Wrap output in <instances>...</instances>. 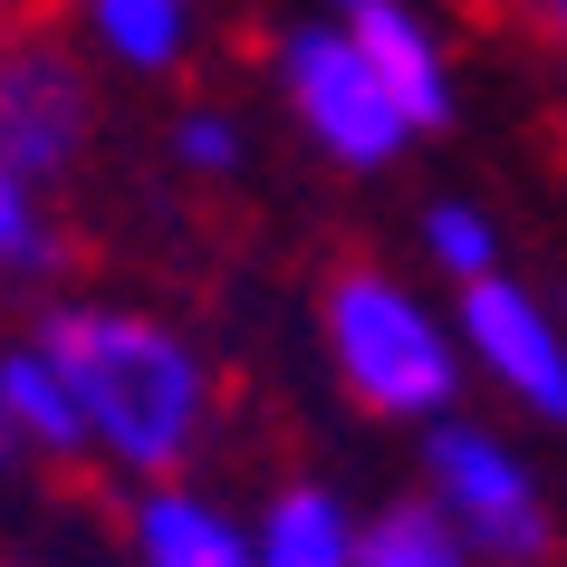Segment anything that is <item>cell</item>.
<instances>
[{"label":"cell","mask_w":567,"mask_h":567,"mask_svg":"<svg viewBox=\"0 0 567 567\" xmlns=\"http://www.w3.org/2000/svg\"><path fill=\"white\" fill-rule=\"evenodd\" d=\"M39 347L59 357L78 423H87V472L135 491V481H174L212 452L221 423V375L174 318L125 299H49L39 308Z\"/></svg>","instance_id":"1"},{"label":"cell","mask_w":567,"mask_h":567,"mask_svg":"<svg viewBox=\"0 0 567 567\" xmlns=\"http://www.w3.org/2000/svg\"><path fill=\"white\" fill-rule=\"evenodd\" d=\"M318 337H328L337 385L357 394L365 414L385 423H443L472 385V357H462V318L433 308L414 279H394L375 260H347L318 299Z\"/></svg>","instance_id":"2"},{"label":"cell","mask_w":567,"mask_h":567,"mask_svg":"<svg viewBox=\"0 0 567 567\" xmlns=\"http://www.w3.org/2000/svg\"><path fill=\"white\" fill-rule=\"evenodd\" d=\"M269 68H279V96H289V116L308 125V145L328 154V164H347V174H385V164H404V145L423 135V125L404 116V96L385 87V68L365 59L357 20H337V10L279 30Z\"/></svg>","instance_id":"3"},{"label":"cell","mask_w":567,"mask_h":567,"mask_svg":"<svg viewBox=\"0 0 567 567\" xmlns=\"http://www.w3.org/2000/svg\"><path fill=\"white\" fill-rule=\"evenodd\" d=\"M423 491L462 519L481 567H538L548 558V491H538L529 452H509V433L472 414L423 423Z\"/></svg>","instance_id":"4"},{"label":"cell","mask_w":567,"mask_h":567,"mask_svg":"<svg viewBox=\"0 0 567 567\" xmlns=\"http://www.w3.org/2000/svg\"><path fill=\"white\" fill-rule=\"evenodd\" d=\"M96 145V68L59 30H20L0 49V154L59 193Z\"/></svg>","instance_id":"5"},{"label":"cell","mask_w":567,"mask_h":567,"mask_svg":"<svg viewBox=\"0 0 567 567\" xmlns=\"http://www.w3.org/2000/svg\"><path fill=\"white\" fill-rule=\"evenodd\" d=\"M452 318H462V357L491 394H509L529 423L567 433V318L538 289H519L509 269L452 289Z\"/></svg>","instance_id":"6"},{"label":"cell","mask_w":567,"mask_h":567,"mask_svg":"<svg viewBox=\"0 0 567 567\" xmlns=\"http://www.w3.org/2000/svg\"><path fill=\"white\" fill-rule=\"evenodd\" d=\"M116 529H125V567H260V519H240L193 472L116 491Z\"/></svg>","instance_id":"7"},{"label":"cell","mask_w":567,"mask_h":567,"mask_svg":"<svg viewBox=\"0 0 567 567\" xmlns=\"http://www.w3.org/2000/svg\"><path fill=\"white\" fill-rule=\"evenodd\" d=\"M0 404H10V443H20V462L87 472V423H78V394H68L59 357L39 347V328H20L10 347H0Z\"/></svg>","instance_id":"8"},{"label":"cell","mask_w":567,"mask_h":567,"mask_svg":"<svg viewBox=\"0 0 567 567\" xmlns=\"http://www.w3.org/2000/svg\"><path fill=\"white\" fill-rule=\"evenodd\" d=\"M347 20H357L365 59L385 68V87L404 96V116H414L423 135H443L452 125V59H443V39H433V20H423L414 0H365Z\"/></svg>","instance_id":"9"},{"label":"cell","mask_w":567,"mask_h":567,"mask_svg":"<svg viewBox=\"0 0 567 567\" xmlns=\"http://www.w3.org/2000/svg\"><path fill=\"white\" fill-rule=\"evenodd\" d=\"M260 567H357V509L328 481H279L260 501Z\"/></svg>","instance_id":"10"},{"label":"cell","mask_w":567,"mask_h":567,"mask_svg":"<svg viewBox=\"0 0 567 567\" xmlns=\"http://www.w3.org/2000/svg\"><path fill=\"white\" fill-rule=\"evenodd\" d=\"M357 567H481V548L462 538V519L414 481V491H394V501H375L357 519Z\"/></svg>","instance_id":"11"},{"label":"cell","mask_w":567,"mask_h":567,"mask_svg":"<svg viewBox=\"0 0 567 567\" xmlns=\"http://www.w3.org/2000/svg\"><path fill=\"white\" fill-rule=\"evenodd\" d=\"M87 49L125 78H174L193 59V0H78Z\"/></svg>","instance_id":"12"},{"label":"cell","mask_w":567,"mask_h":567,"mask_svg":"<svg viewBox=\"0 0 567 567\" xmlns=\"http://www.w3.org/2000/svg\"><path fill=\"white\" fill-rule=\"evenodd\" d=\"M59 269H68V231L49 183L0 154V289H59Z\"/></svg>","instance_id":"13"},{"label":"cell","mask_w":567,"mask_h":567,"mask_svg":"<svg viewBox=\"0 0 567 567\" xmlns=\"http://www.w3.org/2000/svg\"><path fill=\"white\" fill-rule=\"evenodd\" d=\"M423 260H433L443 289H472V279L501 269V221H491L481 203H433L423 212Z\"/></svg>","instance_id":"14"},{"label":"cell","mask_w":567,"mask_h":567,"mask_svg":"<svg viewBox=\"0 0 567 567\" xmlns=\"http://www.w3.org/2000/svg\"><path fill=\"white\" fill-rule=\"evenodd\" d=\"M174 164H183V174H203V183H231L240 164H250L240 116H231V106H183V116H174Z\"/></svg>","instance_id":"15"},{"label":"cell","mask_w":567,"mask_h":567,"mask_svg":"<svg viewBox=\"0 0 567 567\" xmlns=\"http://www.w3.org/2000/svg\"><path fill=\"white\" fill-rule=\"evenodd\" d=\"M509 20H519V39H529L548 68H567V0H501Z\"/></svg>","instance_id":"16"},{"label":"cell","mask_w":567,"mask_h":567,"mask_svg":"<svg viewBox=\"0 0 567 567\" xmlns=\"http://www.w3.org/2000/svg\"><path fill=\"white\" fill-rule=\"evenodd\" d=\"M30 20H39V0H0V49H10V39L30 30Z\"/></svg>","instance_id":"17"},{"label":"cell","mask_w":567,"mask_h":567,"mask_svg":"<svg viewBox=\"0 0 567 567\" xmlns=\"http://www.w3.org/2000/svg\"><path fill=\"white\" fill-rule=\"evenodd\" d=\"M0 347H10V337H0ZM0 462H20V443H10V404H0Z\"/></svg>","instance_id":"18"},{"label":"cell","mask_w":567,"mask_h":567,"mask_svg":"<svg viewBox=\"0 0 567 567\" xmlns=\"http://www.w3.org/2000/svg\"><path fill=\"white\" fill-rule=\"evenodd\" d=\"M318 10H337V20H347V10H365V0H318Z\"/></svg>","instance_id":"19"},{"label":"cell","mask_w":567,"mask_h":567,"mask_svg":"<svg viewBox=\"0 0 567 567\" xmlns=\"http://www.w3.org/2000/svg\"><path fill=\"white\" fill-rule=\"evenodd\" d=\"M0 567H59V558H0Z\"/></svg>","instance_id":"20"}]
</instances>
